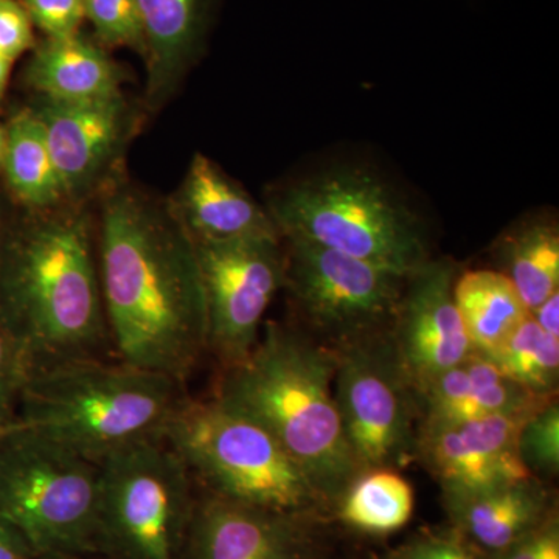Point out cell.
<instances>
[{
  "label": "cell",
  "instance_id": "5",
  "mask_svg": "<svg viewBox=\"0 0 559 559\" xmlns=\"http://www.w3.org/2000/svg\"><path fill=\"white\" fill-rule=\"evenodd\" d=\"M266 209L280 237L316 242L404 277L432 259L418 213L362 165H334L293 180L271 194Z\"/></svg>",
  "mask_w": 559,
  "mask_h": 559
},
{
  "label": "cell",
  "instance_id": "4",
  "mask_svg": "<svg viewBox=\"0 0 559 559\" xmlns=\"http://www.w3.org/2000/svg\"><path fill=\"white\" fill-rule=\"evenodd\" d=\"M165 374L103 358L31 370L16 423L98 463L142 441L162 439L183 396Z\"/></svg>",
  "mask_w": 559,
  "mask_h": 559
},
{
  "label": "cell",
  "instance_id": "17",
  "mask_svg": "<svg viewBox=\"0 0 559 559\" xmlns=\"http://www.w3.org/2000/svg\"><path fill=\"white\" fill-rule=\"evenodd\" d=\"M146 103L160 108L202 57L218 0H138Z\"/></svg>",
  "mask_w": 559,
  "mask_h": 559
},
{
  "label": "cell",
  "instance_id": "8",
  "mask_svg": "<svg viewBox=\"0 0 559 559\" xmlns=\"http://www.w3.org/2000/svg\"><path fill=\"white\" fill-rule=\"evenodd\" d=\"M98 468L103 551L179 559L193 513L191 474L165 437L114 452Z\"/></svg>",
  "mask_w": 559,
  "mask_h": 559
},
{
  "label": "cell",
  "instance_id": "32",
  "mask_svg": "<svg viewBox=\"0 0 559 559\" xmlns=\"http://www.w3.org/2000/svg\"><path fill=\"white\" fill-rule=\"evenodd\" d=\"M500 559H559V527L557 518L550 514L546 522L511 547Z\"/></svg>",
  "mask_w": 559,
  "mask_h": 559
},
{
  "label": "cell",
  "instance_id": "10",
  "mask_svg": "<svg viewBox=\"0 0 559 559\" xmlns=\"http://www.w3.org/2000/svg\"><path fill=\"white\" fill-rule=\"evenodd\" d=\"M334 352V400L360 471L406 468L417 460L419 404L390 333Z\"/></svg>",
  "mask_w": 559,
  "mask_h": 559
},
{
  "label": "cell",
  "instance_id": "6",
  "mask_svg": "<svg viewBox=\"0 0 559 559\" xmlns=\"http://www.w3.org/2000/svg\"><path fill=\"white\" fill-rule=\"evenodd\" d=\"M0 516L35 559L103 551L98 463L21 423L0 429Z\"/></svg>",
  "mask_w": 559,
  "mask_h": 559
},
{
  "label": "cell",
  "instance_id": "14",
  "mask_svg": "<svg viewBox=\"0 0 559 559\" xmlns=\"http://www.w3.org/2000/svg\"><path fill=\"white\" fill-rule=\"evenodd\" d=\"M536 412V411H535ZM532 414L469 421L421 423L417 460L439 481L444 498L533 477L518 451L522 423Z\"/></svg>",
  "mask_w": 559,
  "mask_h": 559
},
{
  "label": "cell",
  "instance_id": "30",
  "mask_svg": "<svg viewBox=\"0 0 559 559\" xmlns=\"http://www.w3.org/2000/svg\"><path fill=\"white\" fill-rule=\"evenodd\" d=\"M389 559H484L480 550L462 533L425 535L403 544Z\"/></svg>",
  "mask_w": 559,
  "mask_h": 559
},
{
  "label": "cell",
  "instance_id": "21",
  "mask_svg": "<svg viewBox=\"0 0 559 559\" xmlns=\"http://www.w3.org/2000/svg\"><path fill=\"white\" fill-rule=\"evenodd\" d=\"M500 274L513 283L527 310L559 293V226L554 215H530L495 245Z\"/></svg>",
  "mask_w": 559,
  "mask_h": 559
},
{
  "label": "cell",
  "instance_id": "11",
  "mask_svg": "<svg viewBox=\"0 0 559 559\" xmlns=\"http://www.w3.org/2000/svg\"><path fill=\"white\" fill-rule=\"evenodd\" d=\"M200 263L209 349L224 369L255 347L264 314L285 285L282 238L193 241Z\"/></svg>",
  "mask_w": 559,
  "mask_h": 559
},
{
  "label": "cell",
  "instance_id": "20",
  "mask_svg": "<svg viewBox=\"0 0 559 559\" xmlns=\"http://www.w3.org/2000/svg\"><path fill=\"white\" fill-rule=\"evenodd\" d=\"M127 72L109 51L83 32L35 44L24 80L39 98L86 102L120 94Z\"/></svg>",
  "mask_w": 559,
  "mask_h": 559
},
{
  "label": "cell",
  "instance_id": "18",
  "mask_svg": "<svg viewBox=\"0 0 559 559\" xmlns=\"http://www.w3.org/2000/svg\"><path fill=\"white\" fill-rule=\"evenodd\" d=\"M417 396L423 423L533 414L554 400L533 395L509 380L491 360L474 352L457 367L417 390Z\"/></svg>",
  "mask_w": 559,
  "mask_h": 559
},
{
  "label": "cell",
  "instance_id": "16",
  "mask_svg": "<svg viewBox=\"0 0 559 559\" xmlns=\"http://www.w3.org/2000/svg\"><path fill=\"white\" fill-rule=\"evenodd\" d=\"M168 205L193 241L282 238L267 209L204 154H194Z\"/></svg>",
  "mask_w": 559,
  "mask_h": 559
},
{
  "label": "cell",
  "instance_id": "19",
  "mask_svg": "<svg viewBox=\"0 0 559 559\" xmlns=\"http://www.w3.org/2000/svg\"><path fill=\"white\" fill-rule=\"evenodd\" d=\"M457 530L474 546L502 555L550 516L549 492L536 477L444 498Z\"/></svg>",
  "mask_w": 559,
  "mask_h": 559
},
{
  "label": "cell",
  "instance_id": "12",
  "mask_svg": "<svg viewBox=\"0 0 559 559\" xmlns=\"http://www.w3.org/2000/svg\"><path fill=\"white\" fill-rule=\"evenodd\" d=\"M31 108L43 123L68 204L80 205L116 179L138 123L121 92L86 102L38 97Z\"/></svg>",
  "mask_w": 559,
  "mask_h": 559
},
{
  "label": "cell",
  "instance_id": "35",
  "mask_svg": "<svg viewBox=\"0 0 559 559\" xmlns=\"http://www.w3.org/2000/svg\"><path fill=\"white\" fill-rule=\"evenodd\" d=\"M13 62L9 60V58L3 57L0 53V103H2L3 97H5L7 87H9V80L11 68H13Z\"/></svg>",
  "mask_w": 559,
  "mask_h": 559
},
{
  "label": "cell",
  "instance_id": "23",
  "mask_svg": "<svg viewBox=\"0 0 559 559\" xmlns=\"http://www.w3.org/2000/svg\"><path fill=\"white\" fill-rule=\"evenodd\" d=\"M2 167L14 197L32 210L68 204L43 123L32 108L22 109L5 131Z\"/></svg>",
  "mask_w": 559,
  "mask_h": 559
},
{
  "label": "cell",
  "instance_id": "24",
  "mask_svg": "<svg viewBox=\"0 0 559 559\" xmlns=\"http://www.w3.org/2000/svg\"><path fill=\"white\" fill-rule=\"evenodd\" d=\"M337 503L341 521L348 527L367 535H390L411 521L415 492L399 469H367L349 484Z\"/></svg>",
  "mask_w": 559,
  "mask_h": 559
},
{
  "label": "cell",
  "instance_id": "25",
  "mask_svg": "<svg viewBox=\"0 0 559 559\" xmlns=\"http://www.w3.org/2000/svg\"><path fill=\"white\" fill-rule=\"evenodd\" d=\"M492 364L509 380L533 395L555 399L559 380V340L550 336L532 314L492 356Z\"/></svg>",
  "mask_w": 559,
  "mask_h": 559
},
{
  "label": "cell",
  "instance_id": "27",
  "mask_svg": "<svg viewBox=\"0 0 559 559\" xmlns=\"http://www.w3.org/2000/svg\"><path fill=\"white\" fill-rule=\"evenodd\" d=\"M518 451L525 468L536 479L559 473V406L550 400L524 423L518 437Z\"/></svg>",
  "mask_w": 559,
  "mask_h": 559
},
{
  "label": "cell",
  "instance_id": "2",
  "mask_svg": "<svg viewBox=\"0 0 559 559\" xmlns=\"http://www.w3.org/2000/svg\"><path fill=\"white\" fill-rule=\"evenodd\" d=\"M0 316L31 370L103 358L110 340L98 252L79 205L33 210L2 237Z\"/></svg>",
  "mask_w": 559,
  "mask_h": 559
},
{
  "label": "cell",
  "instance_id": "36",
  "mask_svg": "<svg viewBox=\"0 0 559 559\" xmlns=\"http://www.w3.org/2000/svg\"><path fill=\"white\" fill-rule=\"evenodd\" d=\"M3 148H5V130L0 128V165H2Z\"/></svg>",
  "mask_w": 559,
  "mask_h": 559
},
{
  "label": "cell",
  "instance_id": "29",
  "mask_svg": "<svg viewBox=\"0 0 559 559\" xmlns=\"http://www.w3.org/2000/svg\"><path fill=\"white\" fill-rule=\"evenodd\" d=\"M33 27L44 38H66L81 32L84 20L83 0H17Z\"/></svg>",
  "mask_w": 559,
  "mask_h": 559
},
{
  "label": "cell",
  "instance_id": "34",
  "mask_svg": "<svg viewBox=\"0 0 559 559\" xmlns=\"http://www.w3.org/2000/svg\"><path fill=\"white\" fill-rule=\"evenodd\" d=\"M533 320L550 336L559 340V293L543 301L536 310L530 312Z\"/></svg>",
  "mask_w": 559,
  "mask_h": 559
},
{
  "label": "cell",
  "instance_id": "7",
  "mask_svg": "<svg viewBox=\"0 0 559 559\" xmlns=\"http://www.w3.org/2000/svg\"><path fill=\"white\" fill-rule=\"evenodd\" d=\"M165 440L216 498L294 516L325 502L270 430L215 396L183 399Z\"/></svg>",
  "mask_w": 559,
  "mask_h": 559
},
{
  "label": "cell",
  "instance_id": "37",
  "mask_svg": "<svg viewBox=\"0 0 559 559\" xmlns=\"http://www.w3.org/2000/svg\"><path fill=\"white\" fill-rule=\"evenodd\" d=\"M0 240H2V238H0Z\"/></svg>",
  "mask_w": 559,
  "mask_h": 559
},
{
  "label": "cell",
  "instance_id": "13",
  "mask_svg": "<svg viewBox=\"0 0 559 559\" xmlns=\"http://www.w3.org/2000/svg\"><path fill=\"white\" fill-rule=\"evenodd\" d=\"M457 275L454 261L430 259L404 285L390 337L415 390L473 353L454 301Z\"/></svg>",
  "mask_w": 559,
  "mask_h": 559
},
{
  "label": "cell",
  "instance_id": "31",
  "mask_svg": "<svg viewBox=\"0 0 559 559\" xmlns=\"http://www.w3.org/2000/svg\"><path fill=\"white\" fill-rule=\"evenodd\" d=\"M33 25L17 0H0V53L16 61L35 47Z\"/></svg>",
  "mask_w": 559,
  "mask_h": 559
},
{
  "label": "cell",
  "instance_id": "22",
  "mask_svg": "<svg viewBox=\"0 0 559 559\" xmlns=\"http://www.w3.org/2000/svg\"><path fill=\"white\" fill-rule=\"evenodd\" d=\"M454 301L471 349L488 359L530 316L513 283L496 270L459 274L454 283Z\"/></svg>",
  "mask_w": 559,
  "mask_h": 559
},
{
  "label": "cell",
  "instance_id": "28",
  "mask_svg": "<svg viewBox=\"0 0 559 559\" xmlns=\"http://www.w3.org/2000/svg\"><path fill=\"white\" fill-rule=\"evenodd\" d=\"M28 373L27 356L0 316V429L16 421Z\"/></svg>",
  "mask_w": 559,
  "mask_h": 559
},
{
  "label": "cell",
  "instance_id": "33",
  "mask_svg": "<svg viewBox=\"0 0 559 559\" xmlns=\"http://www.w3.org/2000/svg\"><path fill=\"white\" fill-rule=\"evenodd\" d=\"M0 559H35L27 540L0 516Z\"/></svg>",
  "mask_w": 559,
  "mask_h": 559
},
{
  "label": "cell",
  "instance_id": "3",
  "mask_svg": "<svg viewBox=\"0 0 559 559\" xmlns=\"http://www.w3.org/2000/svg\"><path fill=\"white\" fill-rule=\"evenodd\" d=\"M336 352L305 330L270 322L250 355L224 369L215 399L259 421L337 502L360 471L333 393Z\"/></svg>",
  "mask_w": 559,
  "mask_h": 559
},
{
  "label": "cell",
  "instance_id": "1",
  "mask_svg": "<svg viewBox=\"0 0 559 559\" xmlns=\"http://www.w3.org/2000/svg\"><path fill=\"white\" fill-rule=\"evenodd\" d=\"M103 191L97 252L110 345L121 362L182 384L209 349L194 242L168 201L119 179Z\"/></svg>",
  "mask_w": 559,
  "mask_h": 559
},
{
  "label": "cell",
  "instance_id": "15",
  "mask_svg": "<svg viewBox=\"0 0 559 559\" xmlns=\"http://www.w3.org/2000/svg\"><path fill=\"white\" fill-rule=\"evenodd\" d=\"M301 518L210 496L193 507L182 551L186 559H307Z\"/></svg>",
  "mask_w": 559,
  "mask_h": 559
},
{
  "label": "cell",
  "instance_id": "26",
  "mask_svg": "<svg viewBox=\"0 0 559 559\" xmlns=\"http://www.w3.org/2000/svg\"><path fill=\"white\" fill-rule=\"evenodd\" d=\"M84 20L91 22L94 38L108 49L135 51L143 60L142 22L138 0H83Z\"/></svg>",
  "mask_w": 559,
  "mask_h": 559
},
{
  "label": "cell",
  "instance_id": "9",
  "mask_svg": "<svg viewBox=\"0 0 559 559\" xmlns=\"http://www.w3.org/2000/svg\"><path fill=\"white\" fill-rule=\"evenodd\" d=\"M285 285L305 331L326 347L390 333L407 277L300 238H282Z\"/></svg>",
  "mask_w": 559,
  "mask_h": 559
}]
</instances>
